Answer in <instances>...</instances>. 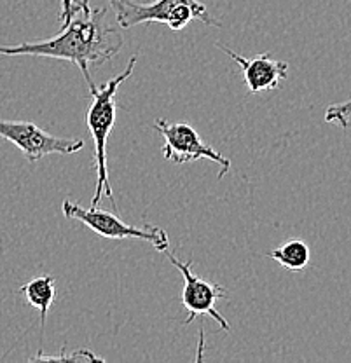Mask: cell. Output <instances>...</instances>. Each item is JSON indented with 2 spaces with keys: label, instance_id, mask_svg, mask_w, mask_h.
Listing matches in <instances>:
<instances>
[{
  "label": "cell",
  "instance_id": "cell-8",
  "mask_svg": "<svg viewBox=\"0 0 351 363\" xmlns=\"http://www.w3.org/2000/svg\"><path fill=\"white\" fill-rule=\"evenodd\" d=\"M215 45L221 51H224L233 62H236L240 65L245 84H247L250 93L277 89L283 79H286V75H289V63L273 58L269 52L257 55L255 58H245V56L238 55L233 49H229L228 45L221 43H215Z\"/></svg>",
  "mask_w": 351,
  "mask_h": 363
},
{
  "label": "cell",
  "instance_id": "cell-1",
  "mask_svg": "<svg viewBox=\"0 0 351 363\" xmlns=\"http://www.w3.org/2000/svg\"><path fill=\"white\" fill-rule=\"evenodd\" d=\"M123 35L107 23V9H93L89 0H77L74 14L58 35L35 43L0 45L2 56H46L72 62L82 72L89 91L94 86L91 68L111 62L123 48Z\"/></svg>",
  "mask_w": 351,
  "mask_h": 363
},
{
  "label": "cell",
  "instance_id": "cell-12",
  "mask_svg": "<svg viewBox=\"0 0 351 363\" xmlns=\"http://www.w3.org/2000/svg\"><path fill=\"white\" fill-rule=\"evenodd\" d=\"M32 360H43V362H58V360H63V362H104V358L96 357V354L93 353L91 350H79L75 351V353H63V354H58V357H43V354H39V357L32 358Z\"/></svg>",
  "mask_w": 351,
  "mask_h": 363
},
{
  "label": "cell",
  "instance_id": "cell-9",
  "mask_svg": "<svg viewBox=\"0 0 351 363\" xmlns=\"http://www.w3.org/2000/svg\"><path fill=\"white\" fill-rule=\"evenodd\" d=\"M20 294L23 295L25 301L28 302L32 308H35L40 315V325H46L48 313L51 309L52 302L56 301V279L52 276H35L30 281H26L25 285H21Z\"/></svg>",
  "mask_w": 351,
  "mask_h": 363
},
{
  "label": "cell",
  "instance_id": "cell-5",
  "mask_svg": "<svg viewBox=\"0 0 351 363\" xmlns=\"http://www.w3.org/2000/svg\"><path fill=\"white\" fill-rule=\"evenodd\" d=\"M154 130L163 136V157L175 164H187L198 159H210L217 162L221 172L217 179L222 180L231 169V161L222 156L210 145L203 142L198 131L187 123H169L166 119H157L154 123Z\"/></svg>",
  "mask_w": 351,
  "mask_h": 363
},
{
  "label": "cell",
  "instance_id": "cell-11",
  "mask_svg": "<svg viewBox=\"0 0 351 363\" xmlns=\"http://www.w3.org/2000/svg\"><path fill=\"white\" fill-rule=\"evenodd\" d=\"M351 117V98L342 104H334L325 111V123H338L342 130L350 126Z\"/></svg>",
  "mask_w": 351,
  "mask_h": 363
},
{
  "label": "cell",
  "instance_id": "cell-3",
  "mask_svg": "<svg viewBox=\"0 0 351 363\" xmlns=\"http://www.w3.org/2000/svg\"><path fill=\"white\" fill-rule=\"evenodd\" d=\"M111 7L117 25L124 30L145 23H163L173 32H179L194 20L217 28L221 26V23L211 20L206 6L199 0H111Z\"/></svg>",
  "mask_w": 351,
  "mask_h": 363
},
{
  "label": "cell",
  "instance_id": "cell-13",
  "mask_svg": "<svg viewBox=\"0 0 351 363\" xmlns=\"http://www.w3.org/2000/svg\"><path fill=\"white\" fill-rule=\"evenodd\" d=\"M75 6H77V0H62V13H60V21H62V26L70 20V16L74 14Z\"/></svg>",
  "mask_w": 351,
  "mask_h": 363
},
{
  "label": "cell",
  "instance_id": "cell-4",
  "mask_svg": "<svg viewBox=\"0 0 351 363\" xmlns=\"http://www.w3.org/2000/svg\"><path fill=\"white\" fill-rule=\"evenodd\" d=\"M63 215L72 220L82 222L86 227L96 233L98 236L107 238V240H140L152 245L157 252L163 253L169 248L168 233L163 227L152 224H145L142 227L126 224L119 217L111 211L100 210L98 206L84 208L81 204L65 199L62 204Z\"/></svg>",
  "mask_w": 351,
  "mask_h": 363
},
{
  "label": "cell",
  "instance_id": "cell-2",
  "mask_svg": "<svg viewBox=\"0 0 351 363\" xmlns=\"http://www.w3.org/2000/svg\"><path fill=\"white\" fill-rule=\"evenodd\" d=\"M138 62V55H133L128 62L126 70L123 74L116 75L114 79L107 82L101 88H94L91 91V105L88 108L89 133L93 136L94 143V169H96V189L91 199V206H98L101 198H107L112 203L114 210H117V203L114 199V191H112L111 179H108V166H107V142L116 124L117 116V91L121 84L128 81L133 74L135 65Z\"/></svg>",
  "mask_w": 351,
  "mask_h": 363
},
{
  "label": "cell",
  "instance_id": "cell-6",
  "mask_svg": "<svg viewBox=\"0 0 351 363\" xmlns=\"http://www.w3.org/2000/svg\"><path fill=\"white\" fill-rule=\"evenodd\" d=\"M0 138L14 143L32 164L51 154L67 156L84 149V140L60 138L28 121L0 119Z\"/></svg>",
  "mask_w": 351,
  "mask_h": 363
},
{
  "label": "cell",
  "instance_id": "cell-7",
  "mask_svg": "<svg viewBox=\"0 0 351 363\" xmlns=\"http://www.w3.org/2000/svg\"><path fill=\"white\" fill-rule=\"evenodd\" d=\"M165 255L168 257L169 262L177 267V271L182 274L184 278V290H182V304L187 311L186 325H191L192 321L198 316H210L213 318L218 323V327L224 332L231 330L228 320L217 311L215 304L221 298L228 297L224 286L217 285V283L208 281V279L201 278L196 272L191 269V262H182L180 259H177L172 252L165 250Z\"/></svg>",
  "mask_w": 351,
  "mask_h": 363
},
{
  "label": "cell",
  "instance_id": "cell-10",
  "mask_svg": "<svg viewBox=\"0 0 351 363\" xmlns=\"http://www.w3.org/2000/svg\"><path fill=\"white\" fill-rule=\"evenodd\" d=\"M267 257L277 260L280 266L289 271H303L308 267L309 260H311V250L308 245L301 240L286 241L285 245L277 250H269L266 252Z\"/></svg>",
  "mask_w": 351,
  "mask_h": 363
}]
</instances>
